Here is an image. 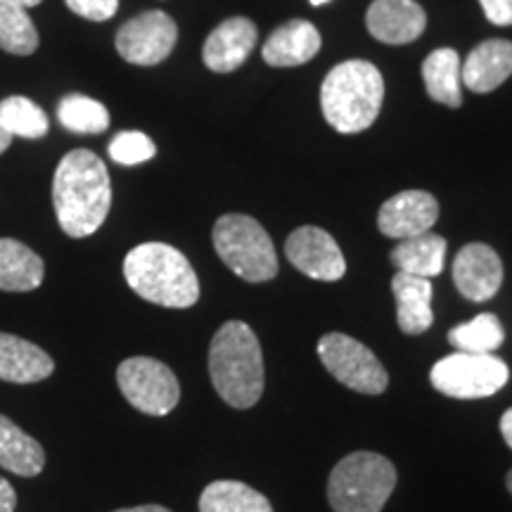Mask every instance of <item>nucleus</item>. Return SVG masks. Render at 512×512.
I'll return each instance as SVG.
<instances>
[{"label":"nucleus","instance_id":"1","mask_svg":"<svg viewBox=\"0 0 512 512\" xmlns=\"http://www.w3.org/2000/svg\"><path fill=\"white\" fill-rule=\"evenodd\" d=\"M57 223L69 238H88L105 223L112 207V181L95 152L79 147L67 152L53 176Z\"/></svg>","mask_w":512,"mask_h":512},{"label":"nucleus","instance_id":"2","mask_svg":"<svg viewBox=\"0 0 512 512\" xmlns=\"http://www.w3.org/2000/svg\"><path fill=\"white\" fill-rule=\"evenodd\" d=\"M209 375L228 406L252 408L264 394L266 370L261 344L242 320L223 323L209 347Z\"/></svg>","mask_w":512,"mask_h":512},{"label":"nucleus","instance_id":"3","mask_svg":"<svg viewBox=\"0 0 512 512\" xmlns=\"http://www.w3.org/2000/svg\"><path fill=\"white\" fill-rule=\"evenodd\" d=\"M128 287L145 302L166 309H190L200 299V280L188 256L166 242H143L124 259Z\"/></svg>","mask_w":512,"mask_h":512},{"label":"nucleus","instance_id":"4","mask_svg":"<svg viewBox=\"0 0 512 512\" xmlns=\"http://www.w3.org/2000/svg\"><path fill=\"white\" fill-rule=\"evenodd\" d=\"M384 100L380 69L368 60H347L330 69L320 86V110L337 133L351 136L375 124Z\"/></svg>","mask_w":512,"mask_h":512},{"label":"nucleus","instance_id":"5","mask_svg":"<svg viewBox=\"0 0 512 512\" xmlns=\"http://www.w3.org/2000/svg\"><path fill=\"white\" fill-rule=\"evenodd\" d=\"M396 486V467L373 451L342 458L328 482V501L335 512H382Z\"/></svg>","mask_w":512,"mask_h":512},{"label":"nucleus","instance_id":"6","mask_svg":"<svg viewBox=\"0 0 512 512\" xmlns=\"http://www.w3.org/2000/svg\"><path fill=\"white\" fill-rule=\"evenodd\" d=\"M211 240L223 264L247 283H268L278 275V254L271 235L252 216H221L211 230Z\"/></svg>","mask_w":512,"mask_h":512},{"label":"nucleus","instance_id":"7","mask_svg":"<svg viewBox=\"0 0 512 512\" xmlns=\"http://www.w3.org/2000/svg\"><path fill=\"white\" fill-rule=\"evenodd\" d=\"M510 368L494 354H456L434 363L430 380L437 392L451 399H486L508 384Z\"/></svg>","mask_w":512,"mask_h":512},{"label":"nucleus","instance_id":"8","mask_svg":"<svg viewBox=\"0 0 512 512\" xmlns=\"http://www.w3.org/2000/svg\"><path fill=\"white\" fill-rule=\"evenodd\" d=\"M318 356L337 382L358 394L377 396L389 387V375L380 358L354 337L342 335V332H328L320 337Z\"/></svg>","mask_w":512,"mask_h":512},{"label":"nucleus","instance_id":"9","mask_svg":"<svg viewBox=\"0 0 512 512\" xmlns=\"http://www.w3.org/2000/svg\"><path fill=\"white\" fill-rule=\"evenodd\" d=\"M117 384L124 399L145 415H169L181 401V384L174 370L150 356L126 358L117 370Z\"/></svg>","mask_w":512,"mask_h":512},{"label":"nucleus","instance_id":"10","mask_svg":"<svg viewBox=\"0 0 512 512\" xmlns=\"http://www.w3.org/2000/svg\"><path fill=\"white\" fill-rule=\"evenodd\" d=\"M178 43V27L174 17L164 10H147L124 22L114 36L117 53L128 64L155 67L174 53Z\"/></svg>","mask_w":512,"mask_h":512},{"label":"nucleus","instance_id":"11","mask_svg":"<svg viewBox=\"0 0 512 512\" xmlns=\"http://www.w3.org/2000/svg\"><path fill=\"white\" fill-rule=\"evenodd\" d=\"M285 254L299 273L320 283H335L347 273V261L337 240L318 226H302L290 233L285 242Z\"/></svg>","mask_w":512,"mask_h":512},{"label":"nucleus","instance_id":"12","mask_svg":"<svg viewBox=\"0 0 512 512\" xmlns=\"http://www.w3.org/2000/svg\"><path fill=\"white\" fill-rule=\"evenodd\" d=\"M453 283L467 302H489L503 285L501 256L484 242H470L453 261Z\"/></svg>","mask_w":512,"mask_h":512},{"label":"nucleus","instance_id":"13","mask_svg":"<svg viewBox=\"0 0 512 512\" xmlns=\"http://www.w3.org/2000/svg\"><path fill=\"white\" fill-rule=\"evenodd\" d=\"M437 219L439 202L432 192L403 190L382 204L377 214V228L387 238L406 240L432 230Z\"/></svg>","mask_w":512,"mask_h":512},{"label":"nucleus","instance_id":"14","mask_svg":"<svg viewBox=\"0 0 512 512\" xmlns=\"http://www.w3.org/2000/svg\"><path fill=\"white\" fill-rule=\"evenodd\" d=\"M259 29L247 17H228L207 36L202 48L204 67L214 74H230L240 69L252 55Z\"/></svg>","mask_w":512,"mask_h":512},{"label":"nucleus","instance_id":"15","mask_svg":"<svg viewBox=\"0 0 512 512\" xmlns=\"http://www.w3.org/2000/svg\"><path fill=\"white\" fill-rule=\"evenodd\" d=\"M366 27L375 41L406 46L422 36L427 15L415 0H373L366 12Z\"/></svg>","mask_w":512,"mask_h":512},{"label":"nucleus","instance_id":"16","mask_svg":"<svg viewBox=\"0 0 512 512\" xmlns=\"http://www.w3.org/2000/svg\"><path fill=\"white\" fill-rule=\"evenodd\" d=\"M323 38L320 31L306 19H290L266 38L261 57L271 67H302L318 55Z\"/></svg>","mask_w":512,"mask_h":512},{"label":"nucleus","instance_id":"17","mask_svg":"<svg viewBox=\"0 0 512 512\" xmlns=\"http://www.w3.org/2000/svg\"><path fill=\"white\" fill-rule=\"evenodd\" d=\"M512 76V41L489 38L479 43L460 67V79L472 93H491Z\"/></svg>","mask_w":512,"mask_h":512},{"label":"nucleus","instance_id":"18","mask_svg":"<svg viewBox=\"0 0 512 512\" xmlns=\"http://www.w3.org/2000/svg\"><path fill=\"white\" fill-rule=\"evenodd\" d=\"M53 370L55 361L38 344L0 332V380L31 384L46 380Z\"/></svg>","mask_w":512,"mask_h":512},{"label":"nucleus","instance_id":"19","mask_svg":"<svg viewBox=\"0 0 512 512\" xmlns=\"http://www.w3.org/2000/svg\"><path fill=\"white\" fill-rule=\"evenodd\" d=\"M396 299V320L403 335H422L432 328V283L430 278L396 273L392 280Z\"/></svg>","mask_w":512,"mask_h":512},{"label":"nucleus","instance_id":"20","mask_svg":"<svg viewBox=\"0 0 512 512\" xmlns=\"http://www.w3.org/2000/svg\"><path fill=\"white\" fill-rule=\"evenodd\" d=\"M389 261L399 273L418 275V278H437L446 264V240L427 230V233L415 235V238L401 240L389 254Z\"/></svg>","mask_w":512,"mask_h":512},{"label":"nucleus","instance_id":"21","mask_svg":"<svg viewBox=\"0 0 512 512\" xmlns=\"http://www.w3.org/2000/svg\"><path fill=\"white\" fill-rule=\"evenodd\" d=\"M46 266L34 249L12 238H0V290L31 292L41 287Z\"/></svg>","mask_w":512,"mask_h":512},{"label":"nucleus","instance_id":"22","mask_svg":"<svg viewBox=\"0 0 512 512\" xmlns=\"http://www.w3.org/2000/svg\"><path fill=\"white\" fill-rule=\"evenodd\" d=\"M422 81H425L427 95L439 105L458 110L463 105L460 93V55L453 48L432 50L422 62Z\"/></svg>","mask_w":512,"mask_h":512},{"label":"nucleus","instance_id":"23","mask_svg":"<svg viewBox=\"0 0 512 512\" xmlns=\"http://www.w3.org/2000/svg\"><path fill=\"white\" fill-rule=\"evenodd\" d=\"M46 465V451L34 437L0 415V467L19 477H36Z\"/></svg>","mask_w":512,"mask_h":512},{"label":"nucleus","instance_id":"24","mask_svg":"<svg viewBox=\"0 0 512 512\" xmlns=\"http://www.w3.org/2000/svg\"><path fill=\"white\" fill-rule=\"evenodd\" d=\"M200 512H273V508L268 498L252 486L235 479H219L202 491Z\"/></svg>","mask_w":512,"mask_h":512},{"label":"nucleus","instance_id":"25","mask_svg":"<svg viewBox=\"0 0 512 512\" xmlns=\"http://www.w3.org/2000/svg\"><path fill=\"white\" fill-rule=\"evenodd\" d=\"M41 46L34 19L19 0H0V50L8 55L29 57Z\"/></svg>","mask_w":512,"mask_h":512},{"label":"nucleus","instance_id":"26","mask_svg":"<svg viewBox=\"0 0 512 512\" xmlns=\"http://www.w3.org/2000/svg\"><path fill=\"white\" fill-rule=\"evenodd\" d=\"M57 121L69 133L95 136V133H105L110 128V112L100 100L88 98L83 93H69L57 105Z\"/></svg>","mask_w":512,"mask_h":512},{"label":"nucleus","instance_id":"27","mask_svg":"<svg viewBox=\"0 0 512 512\" xmlns=\"http://www.w3.org/2000/svg\"><path fill=\"white\" fill-rule=\"evenodd\" d=\"M0 126L10 133L12 138L38 140L46 138L50 131V119L43 112L41 105H36L31 98L24 95H10L0 100Z\"/></svg>","mask_w":512,"mask_h":512},{"label":"nucleus","instance_id":"28","mask_svg":"<svg viewBox=\"0 0 512 512\" xmlns=\"http://www.w3.org/2000/svg\"><path fill=\"white\" fill-rule=\"evenodd\" d=\"M448 342L467 354H494L505 342V330L496 313H479L463 325L448 330Z\"/></svg>","mask_w":512,"mask_h":512},{"label":"nucleus","instance_id":"29","mask_svg":"<svg viewBox=\"0 0 512 512\" xmlns=\"http://www.w3.org/2000/svg\"><path fill=\"white\" fill-rule=\"evenodd\" d=\"M157 155V145L143 131H121L110 143L112 162L121 166H138Z\"/></svg>","mask_w":512,"mask_h":512},{"label":"nucleus","instance_id":"30","mask_svg":"<svg viewBox=\"0 0 512 512\" xmlns=\"http://www.w3.org/2000/svg\"><path fill=\"white\" fill-rule=\"evenodd\" d=\"M67 8L88 22H107L117 15L119 0H64Z\"/></svg>","mask_w":512,"mask_h":512},{"label":"nucleus","instance_id":"31","mask_svg":"<svg viewBox=\"0 0 512 512\" xmlns=\"http://www.w3.org/2000/svg\"><path fill=\"white\" fill-rule=\"evenodd\" d=\"M486 19L496 27H512V0H479Z\"/></svg>","mask_w":512,"mask_h":512},{"label":"nucleus","instance_id":"32","mask_svg":"<svg viewBox=\"0 0 512 512\" xmlns=\"http://www.w3.org/2000/svg\"><path fill=\"white\" fill-rule=\"evenodd\" d=\"M17 494L5 477H0V512H15Z\"/></svg>","mask_w":512,"mask_h":512},{"label":"nucleus","instance_id":"33","mask_svg":"<svg viewBox=\"0 0 512 512\" xmlns=\"http://www.w3.org/2000/svg\"><path fill=\"white\" fill-rule=\"evenodd\" d=\"M501 434H503L505 444L512 448V408H508V411L503 413V418H501Z\"/></svg>","mask_w":512,"mask_h":512},{"label":"nucleus","instance_id":"34","mask_svg":"<svg viewBox=\"0 0 512 512\" xmlns=\"http://www.w3.org/2000/svg\"><path fill=\"white\" fill-rule=\"evenodd\" d=\"M114 512H171V510L164 508V505H138V508H121Z\"/></svg>","mask_w":512,"mask_h":512},{"label":"nucleus","instance_id":"35","mask_svg":"<svg viewBox=\"0 0 512 512\" xmlns=\"http://www.w3.org/2000/svg\"><path fill=\"white\" fill-rule=\"evenodd\" d=\"M10 145H12V136L5 131L3 126H0V155H3V152H8Z\"/></svg>","mask_w":512,"mask_h":512},{"label":"nucleus","instance_id":"36","mask_svg":"<svg viewBox=\"0 0 512 512\" xmlns=\"http://www.w3.org/2000/svg\"><path fill=\"white\" fill-rule=\"evenodd\" d=\"M19 3H22L24 5V8H38V5H41L43 3V0H19Z\"/></svg>","mask_w":512,"mask_h":512},{"label":"nucleus","instance_id":"37","mask_svg":"<svg viewBox=\"0 0 512 512\" xmlns=\"http://www.w3.org/2000/svg\"><path fill=\"white\" fill-rule=\"evenodd\" d=\"M309 3L313 5V8H320V5H325V3H330V0H309Z\"/></svg>","mask_w":512,"mask_h":512},{"label":"nucleus","instance_id":"38","mask_svg":"<svg viewBox=\"0 0 512 512\" xmlns=\"http://www.w3.org/2000/svg\"><path fill=\"white\" fill-rule=\"evenodd\" d=\"M505 484H508V491L512 494V470L508 472V479H505Z\"/></svg>","mask_w":512,"mask_h":512}]
</instances>
